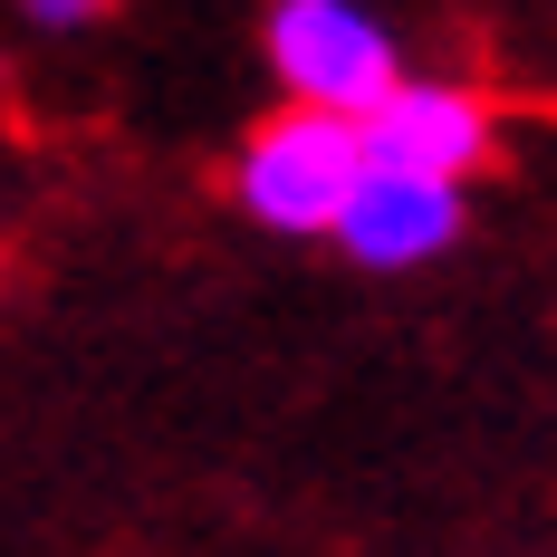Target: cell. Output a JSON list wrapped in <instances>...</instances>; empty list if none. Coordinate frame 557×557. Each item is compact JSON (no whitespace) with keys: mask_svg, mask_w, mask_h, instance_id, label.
I'll return each instance as SVG.
<instances>
[{"mask_svg":"<svg viewBox=\"0 0 557 557\" xmlns=\"http://www.w3.org/2000/svg\"><path fill=\"white\" fill-rule=\"evenodd\" d=\"M366 173V145H356V115H327V107H298V115H270L240 164H231V202L250 212L260 231H288V240H327L346 193Z\"/></svg>","mask_w":557,"mask_h":557,"instance_id":"6da1fadb","label":"cell"},{"mask_svg":"<svg viewBox=\"0 0 557 557\" xmlns=\"http://www.w3.org/2000/svg\"><path fill=\"white\" fill-rule=\"evenodd\" d=\"M270 67L298 107H327V115H366L404 77L394 29L366 0H270Z\"/></svg>","mask_w":557,"mask_h":557,"instance_id":"7a4b0ae2","label":"cell"},{"mask_svg":"<svg viewBox=\"0 0 557 557\" xmlns=\"http://www.w3.org/2000/svg\"><path fill=\"white\" fill-rule=\"evenodd\" d=\"M356 145H366V164L471 183L491 164V107L471 87H443V77H394L385 97L356 115Z\"/></svg>","mask_w":557,"mask_h":557,"instance_id":"3957f363","label":"cell"},{"mask_svg":"<svg viewBox=\"0 0 557 557\" xmlns=\"http://www.w3.org/2000/svg\"><path fill=\"white\" fill-rule=\"evenodd\" d=\"M327 240L356 260V270H423V260H443L451 240H461V183L366 164Z\"/></svg>","mask_w":557,"mask_h":557,"instance_id":"277c9868","label":"cell"},{"mask_svg":"<svg viewBox=\"0 0 557 557\" xmlns=\"http://www.w3.org/2000/svg\"><path fill=\"white\" fill-rule=\"evenodd\" d=\"M29 29H97V20H115V0H10Z\"/></svg>","mask_w":557,"mask_h":557,"instance_id":"5b68a950","label":"cell"}]
</instances>
